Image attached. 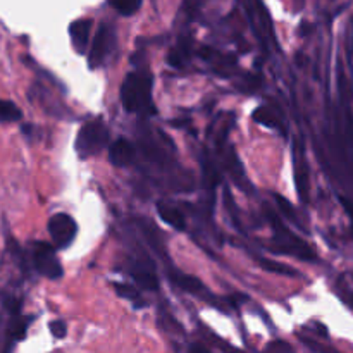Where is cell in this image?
Here are the masks:
<instances>
[{
  "mask_svg": "<svg viewBox=\"0 0 353 353\" xmlns=\"http://www.w3.org/2000/svg\"><path fill=\"white\" fill-rule=\"evenodd\" d=\"M133 278H134V281H137V285L140 286V288L152 290V292H155V290L159 288V279H157V276L154 274V272H150V271H133Z\"/></svg>",
  "mask_w": 353,
  "mask_h": 353,
  "instance_id": "cell-16",
  "label": "cell"
},
{
  "mask_svg": "<svg viewBox=\"0 0 353 353\" xmlns=\"http://www.w3.org/2000/svg\"><path fill=\"white\" fill-rule=\"evenodd\" d=\"M114 288H116V293L121 296V299L124 300H130V302H133L134 307H143L145 302L143 299L140 296V293H138L137 288H133V286L130 285H121V283H114Z\"/></svg>",
  "mask_w": 353,
  "mask_h": 353,
  "instance_id": "cell-15",
  "label": "cell"
},
{
  "mask_svg": "<svg viewBox=\"0 0 353 353\" xmlns=\"http://www.w3.org/2000/svg\"><path fill=\"white\" fill-rule=\"evenodd\" d=\"M133 157L134 147L126 138H119V140H116L110 145L109 159L112 162V165H116V168H126V165H130L133 162Z\"/></svg>",
  "mask_w": 353,
  "mask_h": 353,
  "instance_id": "cell-8",
  "label": "cell"
},
{
  "mask_svg": "<svg viewBox=\"0 0 353 353\" xmlns=\"http://www.w3.org/2000/svg\"><path fill=\"white\" fill-rule=\"evenodd\" d=\"M272 196H274V200H276V202H278L279 209H281L283 212L286 214V216H290V219L295 221V219H296V214H295V210H293L292 203H290L288 200L285 199V196L279 195V193H274V195H272Z\"/></svg>",
  "mask_w": 353,
  "mask_h": 353,
  "instance_id": "cell-20",
  "label": "cell"
},
{
  "mask_svg": "<svg viewBox=\"0 0 353 353\" xmlns=\"http://www.w3.org/2000/svg\"><path fill=\"white\" fill-rule=\"evenodd\" d=\"M262 353H295V350H293L286 341L278 340V341H271Z\"/></svg>",
  "mask_w": 353,
  "mask_h": 353,
  "instance_id": "cell-19",
  "label": "cell"
},
{
  "mask_svg": "<svg viewBox=\"0 0 353 353\" xmlns=\"http://www.w3.org/2000/svg\"><path fill=\"white\" fill-rule=\"evenodd\" d=\"M110 131L102 119H93L83 124L76 137L74 148L81 159H88L99 154L109 145Z\"/></svg>",
  "mask_w": 353,
  "mask_h": 353,
  "instance_id": "cell-2",
  "label": "cell"
},
{
  "mask_svg": "<svg viewBox=\"0 0 353 353\" xmlns=\"http://www.w3.org/2000/svg\"><path fill=\"white\" fill-rule=\"evenodd\" d=\"M265 214H268L269 221H271L272 228H274L276 236H278V240H281L283 248H286L288 254L295 255V257L299 259H303V261H314V259H316V254L312 252V248H310L305 241L300 240L299 236H295V234H293L292 231H290L288 228L271 212V210H265Z\"/></svg>",
  "mask_w": 353,
  "mask_h": 353,
  "instance_id": "cell-4",
  "label": "cell"
},
{
  "mask_svg": "<svg viewBox=\"0 0 353 353\" xmlns=\"http://www.w3.org/2000/svg\"><path fill=\"white\" fill-rule=\"evenodd\" d=\"M47 230L55 248H68L74 241L78 224H76L74 217H71L69 214L59 212L48 219Z\"/></svg>",
  "mask_w": 353,
  "mask_h": 353,
  "instance_id": "cell-5",
  "label": "cell"
},
{
  "mask_svg": "<svg viewBox=\"0 0 353 353\" xmlns=\"http://www.w3.org/2000/svg\"><path fill=\"white\" fill-rule=\"evenodd\" d=\"M188 353H210V352L207 350L205 347H202V345H192V347H190Z\"/></svg>",
  "mask_w": 353,
  "mask_h": 353,
  "instance_id": "cell-23",
  "label": "cell"
},
{
  "mask_svg": "<svg viewBox=\"0 0 353 353\" xmlns=\"http://www.w3.org/2000/svg\"><path fill=\"white\" fill-rule=\"evenodd\" d=\"M121 102L128 112L155 114L150 76L145 72H130L121 86Z\"/></svg>",
  "mask_w": 353,
  "mask_h": 353,
  "instance_id": "cell-1",
  "label": "cell"
},
{
  "mask_svg": "<svg viewBox=\"0 0 353 353\" xmlns=\"http://www.w3.org/2000/svg\"><path fill=\"white\" fill-rule=\"evenodd\" d=\"M48 327H50L52 336L57 338V340H62V338H65V334H68V326H65L64 321H52V323L48 324Z\"/></svg>",
  "mask_w": 353,
  "mask_h": 353,
  "instance_id": "cell-21",
  "label": "cell"
},
{
  "mask_svg": "<svg viewBox=\"0 0 353 353\" xmlns=\"http://www.w3.org/2000/svg\"><path fill=\"white\" fill-rule=\"evenodd\" d=\"M190 55V48H188V41H179L171 52H169V64L174 65V68H183L188 61Z\"/></svg>",
  "mask_w": 353,
  "mask_h": 353,
  "instance_id": "cell-14",
  "label": "cell"
},
{
  "mask_svg": "<svg viewBox=\"0 0 353 353\" xmlns=\"http://www.w3.org/2000/svg\"><path fill=\"white\" fill-rule=\"evenodd\" d=\"M112 41H114L112 30H110L107 24H102V26L99 28V31H97L95 40H93L92 43V48H90V55H88L90 68L95 69L102 64L105 55L109 54L110 47H112Z\"/></svg>",
  "mask_w": 353,
  "mask_h": 353,
  "instance_id": "cell-6",
  "label": "cell"
},
{
  "mask_svg": "<svg viewBox=\"0 0 353 353\" xmlns=\"http://www.w3.org/2000/svg\"><path fill=\"white\" fill-rule=\"evenodd\" d=\"M30 255L31 264H33L34 271L41 274L43 278L48 279H61L64 274L61 262H59L57 254H55L54 245L47 243V241H33L30 245Z\"/></svg>",
  "mask_w": 353,
  "mask_h": 353,
  "instance_id": "cell-3",
  "label": "cell"
},
{
  "mask_svg": "<svg viewBox=\"0 0 353 353\" xmlns=\"http://www.w3.org/2000/svg\"><path fill=\"white\" fill-rule=\"evenodd\" d=\"M110 7L116 9L119 14H123V16H131V14L140 9L141 2L140 0H112Z\"/></svg>",
  "mask_w": 353,
  "mask_h": 353,
  "instance_id": "cell-18",
  "label": "cell"
},
{
  "mask_svg": "<svg viewBox=\"0 0 353 353\" xmlns=\"http://www.w3.org/2000/svg\"><path fill=\"white\" fill-rule=\"evenodd\" d=\"M303 150H300L299 145H295V150H293V171H295V185L296 192H299L300 200L303 203H309V168H307V161L302 154Z\"/></svg>",
  "mask_w": 353,
  "mask_h": 353,
  "instance_id": "cell-7",
  "label": "cell"
},
{
  "mask_svg": "<svg viewBox=\"0 0 353 353\" xmlns=\"http://www.w3.org/2000/svg\"><path fill=\"white\" fill-rule=\"evenodd\" d=\"M93 21L92 19H76L69 26V37H71L72 45L78 52H85L88 45L90 31H92Z\"/></svg>",
  "mask_w": 353,
  "mask_h": 353,
  "instance_id": "cell-9",
  "label": "cell"
},
{
  "mask_svg": "<svg viewBox=\"0 0 353 353\" xmlns=\"http://www.w3.org/2000/svg\"><path fill=\"white\" fill-rule=\"evenodd\" d=\"M171 278H172V281L179 286V288L185 290V292H188V293L200 295V293L205 292V286H203V283L200 281V279H196L195 276L179 274V272H176V274H172Z\"/></svg>",
  "mask_w": 353,
  "mask_h": 353,
  "instance_id": "cell-11",
  "label": "cell"
},
{
  "mask_svg": "<svg viewBox=\"0 0 353 353\" xmlns=\"http://www.w3.org/2000/svg\"><path fill=\"white\" fill-rule=\"evenodd\" d=\"M254 121H257L259 124H264V126L272 128V130H279L281 133H285L278 117H276L271 110L265 109V107H259V109L254 110Z\"/></svg>",
  "mask_w": 353,
  "mask_h": 353,
  "instance_id": "cell-13",
  "label": "cell"
},
{
  "mask_svg": "<svg viewBox=\"0 0 353 353\" xmlns=\"http://www.w3.org/2000/svg\"><path fill=\"white\" fill-rule=\"evenodd\" d=\"M157 212L159 217L164 221L165 224H169L171 228L178 231H185L186 230V219L183 216V212L176 207L169 205V203H157Z\"/></svg>",
  "mask_w": 353,
  "mask_h": 353,
  "instance_id": "cell-10",
  "label": "cell"
},
{
  "mask_svg": "<svg viewBox=\"0 0 353 353\" xmlns=\"http://www.w3.org/2000/svg\"><path fill=\"white\" fill-rule=\"evenodd\" d=\"M23 119V112L12 100L0 99V123H17Z\"/></svg>",
  "mask_w": 353,
  "mask_h": 353,
  "instance_id": "cell-12",
  "label": "cell"
},
{
  "mask_svg": "<svg viewBox=\"0 0 353 353\" xmlns=\"http://www.w3.org/2000/svg\"><path fill=\"white\" fill-rule=\"evenodd\" d=\"M340 200H341V203H343V207H345V212H347L348 216H350L352 224H353V203L348 199H343V196H341Z\"/></svg>",
  "mask_w": 353,
  "mask_h": 353,
  "instance_id": "cell-22",
  "label": "cell"
},
{
  "mask_svg": "<svg viewBox=\"0 0 353 353\" xmlns=\"http://www.w3.org/2000/svg\"><path fill=\"white\" fill-rule=\"evenodd\" d=\"M261 268L268 272H274V274H281V276H296L295 269L288 268V265L281 264V262H274V261H268V259H261L259 261Z\"/></svg>",
  "mask_w": 353,
  "mask_h": 353,
  "instance_id": "cell-17",
  "label": "cell"
}]
</instances>
